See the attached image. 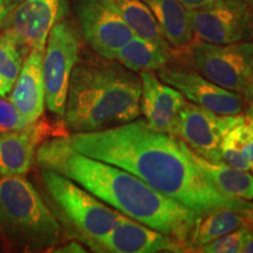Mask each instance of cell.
Wrapping results in <instances>:
<instances>
[{
  "instance_id": "cell-1",
  "label": "cell",
  "mask_w": 253,
  "mask_h": 253,
  "mask_svg": "<svg viewBox=\"0 0 253 253\" xmlns=\"http://www.w3.org/2000/svg\"><path fill=\"white\" fill-rule=\"evenodd\" d=\"M73 149L125 169L196 213L229 208L253 218V202L225 195L196 164L191 149L175 135L155 130L145 120L66 136Z\"/></svg>"
},
{
  "instance_id": "cell-2",
  "label": "cell",
  "mask_w": 253,
  "mask_h": 253,
  "mask_svg": "<svg viewBox=\"0 0 253 253\" xmlns=\"http://www.w3.org/2000/svg\"><path fill=\"white\" fill-rule=\"evenodd\" d=\"M36 161L40 168L78 183L120 213L188 246L198 213L157 192L126 170L79 153L71 147L66 136L42 142L37 150Z\"/></svg>"
},
{
  "instance_id": "cell-3",
  "label": "cell",
  "mask_w": 253,
  "mask_h": 253,
  "mask_svg": "<svg viewBox=\"0 0 253 253\" xmlns=\"http://www.w3.org/2000/svg\"><path fill=\"white\" fill-rule=\"evenodd\" d=\"M141 115V79L114 60L80 62L73 69L63 125L73 132L121 126Z\"/></svg>"
},
{
  "instance_id": "cell-4",
  "label": "cell",
  "mask_w": 253,
  "mask_h": 253,
  "mask_svg": "<svg viewBox=\"0 0 253 253\" xmlns=\"http://www.w3.org/2000/svg\"><path fill=\"white\" fill-rule=\"evenodd\" d=\"M0 233L9 245L25 251L59 244L61 226L25 175L0 177Z\"/></svg>"
},
{
  "instance_id": "cell-5",
  "label": "cell",
  "mask_w": 253,
  "mask_h": 253,
  "mask_svg": "<svg viewBox=\"0 0 253 253\" xmlns=\"http://www.w3.org/2000/svg\"><path fill=\"white\" fill-rule=\"evenodd\" d=\"M41 178L60 217L93 251L123 217L78 183L53 170L41 168Z\"/></svg>"
},
{
  "instance_id": "cell-6",
  "label": "cell",
  "mask_w": 253,
  "mask_h": 253,
  "mask_svg": "<svg viewBox=\"0 0 253 253\" xmlns=\"http://www.w3.org/2000/svg\"><path fill=\"white\" fill-rule=\"evenodd\" d=\"M191 62L203 77L227 90L246 97L253 74V42L210 43L192 41L189 47Z\"/></svg>"
},
{
  "instance_id": "cell-7",
  "label": "cell",
  "mask_w": 253,
  "mask_h": 253,
  "mask_svg": "<svg viewBox=\"0 0 253 253\" xmlns=\"http://www.w3.org/2000/svg\"><path fill=\"white\" fill-rule=\"evenodd\" d=\"M80 38L67 20H59L49 32L43 52L42 72L46 107L62 118L67 100L69 80L78 62Z\"/></svg>"
},
{
  "instance_id": "cell-8",
  "label": "cell",
  "mask_w": 253,
  "mask_h": 253,
  "mask_svg": "<svg viewBox=\"0 0 253 253\" xmlns=\"http://www.w3.org/2000/svg\"><path fill=\"white\" fill-rule=\"evenodd\" d=\"M75 11L84 41L103 59L115 60L135 36L114 0H77Z\"/></svg>"
},
{
  "instance_id": "cell-9",
  "label": "cell",
  "mask_w": 253,
  "mask_h": 253,
  "mask_svg": "<svg viewBox=\"0 0 253 253\" xmlns=\"http://www.w3.org/2000/svg\"><path fill=\"white\" fill-rule=\"evenodd\" d=\"M245 114L218 115V114L186 101L173 134L199 156L210 162H223L220 143L223 136L239 123L245 122Z\"/></svg>"
},
{
  "instance_id": "cell-10",
  "label": "cell",
  "mask_w": 253,
  "mask_h": 253,
  "mask_svg": "<svg viewBox=\"0 0 253 253\" xmlns=\"http://www.w3.org/2000/svg\"><path fill=\"white\" fill-rule=\"evenodd\" d=\"M194 34L210 43L239 42L253 39V24L248 2L216 0L207 7L189 11Z\"/></svg>"
},
{
  "instance_id": "cell-11",
  "label": "cell",
  "mask_w": 253,
  "mask_h": 253,
  "mask_svg": "<svg viewBox=\"0 0 253 253\" xmlns=\"http://www.w3.org/2000/svg\"><path fill=\"white\" fill-rule=\"evenodd\" d=\"M157 77L181 91L190 102L218 115H237L242 114L245 108L244 95L218 86L194 69L169 63L164 68L158 69Z\"/></svg>"
},
{
  "instance_id": "cell-12",
  "label": "cell",
  "mask_w": 253,
  "mask_h": 253,
  "mask_svg": "<svg viewBox=\"0 0 253 253\" xmlns=\"http://www.w3.org/2000/svg\"><path fill=\"white\" fill-rule=\"evenodd\" d=\"M65 12V0H21L14 6L4 25L24 55L32 49H45L53 26Z\"/></svg>"
},
{
  "instance_id": "cell-13",
  "label": "cell",
  "mask_w": 253,
  "mask_h": 253,
  "mask_svg": "<svg viewBox=\"0 0 253 253\" xmlns=\"http://www.w3.org/2000/svg\"><path fill=\"white\" fill-rule=\"evenodd\" d=\"M94 251L112 253L188 252L185 243L123 216Z\"/></svg>"
},
{
  "instance_id": "cell-14",
  "label": "cell",
  "mask_w": 253,
  "mask_h": 253,
  "mask_svg": "<svg viewBox=\"0 0 253 253\" xmlns=\"http://www.w3.org/2000/svg\"><path fill=\"white\" fill-rule=\"evenodd\" d=\"M58 136L61 135L42 116L17 130L0 132V176L25 175L33 166L41 143Z\"/></svg>"
},
{
  "instance_id": "cell-15",
  "label": "cell",
  "mask_w": 253,
  "mask_h": 253,
  "mask_svg": "<svg viewBox=\"0 0 253 253\" xmlns=\"http://www.w3.org/2000/svg\"><path fill=\"white\" fill-rule=\"evenodd\" d=\"M141 79V113L155 130L173 134L186 99L176 88L161 82L154 72L143 71Z\"/></svg>"
},
{
  "instance_id": "cell-16",
  "label": "cell",
  "mask_w": 253,
  "mask_h": 253,
  "mask_svg": "<svg viewBox=\"0 0 253 253\" xmlns=\"http://www.w3.org/2000/svg\"><path fill=\"white\" fill-rule=\"evenodd\" d=\"M45 49H32L24 60L9 100L28 123L42 116L46 107L42 60Z\"/></svg>"
},
{
  "instance_id": "cell-17",
  "label": "cell",
  "mask_w": 253,
  "mask_h": 253,
  "mask_svg": "<svg viewBox=\"0 0 253 253\" xmlns=\"http://www.w3.org/2000/svg\"><path fill=\"white\" fill-rule=\"evenodd\" d=\"M243 226L253 227V218L233 209L221 208L198 214L188 239V251L196 252L205 243Z\"/></svg>"
},
{
  "instance_id": "cell-18",
  "label": "cell",
  "mask_w": 253,
  "mask_h": 253,
  "mask_svg": "<svg viewBox=\"0 0 253 253\" xmlns=\"http://www.w3.org/2000/svg\"><path fill=\"white\" fill-rule=\"evenodd\" d=\"M156 18L163 36L176 49H189L194 41L189 9L177 0H143Z\"/></svg>"
},
{
  "instance_id": "cell-19",
  "label": "cell",
  "mask_w": 253,
  "mask_h": 253,
  "mask_svg": "<svg viewBox=\"0 0 253 253\" xmlns=\"http://www.w3.org/2000/svg\"><path fill=\"white\" fill-rule=\"evenodd\" d=\"M195 162L204 175L223 194L245 201H253V175L245 170L225 164V162H210L191 150Z\"/></svg>"
},
{
  "instance_id": "cell-20",
  "label": "cell",
  "mask_w": 253,
  "mask_h": 253,
  "mask_svg": "<svg viewBox=\"0 0 253 253\" xmlns=\"http://www.w3.org/2000/svg\"><path fill=\"white\" fill-rule=\"evenodd\" d=\"M172 50L134 36L116 55V61L132 72H157L171 63Z\"/></svg>"
},
{
  "instance_id": "cell-21",
  "label": "cell",
  "mask_w": 253,
  "mask_h": 253,
  "mask_svg": "<svg viewBox=\"0 0 253 253\" xmlns=\"http://www.w3.org/2000/svg\"><path fill=\"white\" fill-rule=\"evenodd\" d=\"M120 14L136 37L156 43L164 49L172 50L151 9L143 0H114Z\"/></svg>"
},
{
  "instance_id": "cell-22",
  "label": "cell",
  "mask_w": 253,
  "mask_h": 253,
  "mask_svg": "<svg viewBox=\"0 0 253 253\" xmlns=\"http://www.w3.org/2000/svg\"><path fill=\"white\" fill-rule=\"evenodd\" d=\"M24 63V53L11 34L0 33V95L11 93Z\"/></svg>"
},
{
  "instance_id": "cell-23",
  "label": "cell",
  "mask_w": 253,
  "mask_h": 253,
  "mask_svg": "<svg viewBox=\"0 0 253 253\" xmlns=\"http://www.w3.org/2000/svg\"><path fill=\"white\" fill-rule=\"evenodd\" d=\"M253 138V130L248 122H242L230 129L221 138L220 154L223 162L236 169L250 171L245 149Z\"/></svg>"
},
{
  "instance_id": "cell-24",
  "label": "cell",
  "mask_w": 253,
  "mask_h": 253,
  "mask_svg": "<svg viewBox=\"0 0 253 253\" xmlns=\"http://www.w3.org/2000/svg\"><path fill=\"white\" fill-rule=\"evenodd\" d=\"M253 231L252 226H243L226 235L205 243L199 246L196 252L202 253H236L242 252V249Z\"/></svg>"
},
{
  "instance_id": "cell-25",
  "label": "cell",
  "mask_w": 253,
  "mask_h": 253,
  "mask_svg": "<svg viewBox=\"0 0 253 253\" xmlns=\"http://www.w3.org/2000/svg\"><path fill=\"white\" fill-rule=\"evenodd\" d=\"M27 125L30 123L23 118L12 101L0 95V132L17 130Z\"/></svg>"
},
{
  "instance_id": "cell-26",
  "label": "cell",
  "mask_w": 253,
  "mask_h": 253,
  "mask_svg": "<svg viewBox=\"0 0 253 253\" xmlns=\"http://www.w3.org/2000/svg\"><path fill=\"white\" fill-rule=\"evenodd\" d=\"M15 5L17 2H14L13 0H0V28H4L8 14Z\"/></svg>"
},
{
  "instance_id": "cell-27",
  "label": "cell",
  "mask_w": 253,
  "mask_h": 253,
  "mask_svg": "<svg viewBox=\"0 0 253 253\" xmlns=\"http://www.w3.org/2000/svg\"><path fill=\"white\" fill-rule=\"evenodd\" d=\"M177 1L184 6L186 9L191 11V9H198L210 6L211 4H213L216 0H177Z\"/></svg>"
},
{
  "instance_id": "cell-28",
  "label": "cell",
  "mask_w": 253,
  "mask_h": 253,
  "mask_svg": "<svg viewBox=\"0 0 253 253\" xmlns=\"http://www.w3.org/2000/svg\"><path fill=\"white\" fill-rule=\"evenodd\" d=\"M54 252H86V250L82 248L80 244H78V243L73 242L65 246H61V248H56L55 246Z\"/></svg>"
},
{
  "instance_id": "cell-29",
  "label": "cell",
  "mask_w": 253,
  "mask_h": 253,
  "mask_svg": "<svg viewBox=\"0 0 253 253\" xmlns=\"http://www.w3.org/2000/svg\"><path fill=\"white\" fill-rule=\"evenodd\" d=\"M246 102H248V106H246L245 109V118L246 122L251 126L253 130V100L252 99H246Z\"/></svg>"
},
{
  "instance_id": "cell-30",
  "label": "cell",
  "mask_w": 253,
  "mask_h": 253,
  "mask_svg": "<svg viewBox=\"0 0 253 253\" xmlns=\"http://www.w3.org/2000/svg\"><path fill=\"white\" fill-rule=\"evenodd\" d=\"M245 155H246V157H248V161H249V164H250V170H251L252 173H253V138L251 141H250L248 147H246Z\"/></svg>"
},
{
  "instance_id": "cell-31",
  "label": "cell",
  "mask_w": 253,
  "mask_h": 253,
  "mask_svg": "<svg viewBox=\"0 0 253 253\" xmlns=\"http://www.w3.org/2000/svg\"><path fill=\"white\" fill-rule=\"evenodd\" d=\"M242 252L253 253V231H252L251 236L249 237V239L246 240V243L244 244V246H243Z\"/></svg>"
},
{
  "instance_id": "cell-32",
  "label": "cell",
  "mask_w": 253,
  "mask_h": 253,
  "mask_svg": "<svg viewBox=\"0 0 253 253\" xmlns=\"http://www.w3.org/2000/svg\"><path fill=\"white\" fill-rule=\"evenodd\" d=\"M246 99H252L253 100V87H250L249 93L246 95Z\"/></svg>"
},
{
  "instance_id": "cell-33",
  "label": "cell",
  "mask_w": 253,
  "mask_h": 253,
  "mask_svg": "<svg viewBox=\"0 0 253 253\" xmlns=\"http://www.w3.org/2000/svg\"><path fill=\"white\" fill-rule=\"evenodd\" d=\"M249 6H250V11H251V18H252V24H253V0L249 2Z\"/></svg>"
},
{
  "instance_id": "cell-34",
  "label": "cell",
  "mask_w": 253,
  "mask_h": 253,
  "mask_svg": "<svg viewBox=\"0 0 253 253\" xmlns=\"http://www.w3.org/2000/svg\"><path fill=\"white\" fill-rule=\"evenodd\" d=\"M238 1H244V2H248V4H249V2L251 1V0H238Z\"/></svg>"
},
{
  "instance_id": "cell-35",
  "label": "cell",
  "mask_w": 253,
  "mask_h": 253,
  "mask_svg": "<svg viewBox=\"0 0 253 253\" xmlns=\"http://www.w3.org/2000/svg\"><path fill=\"white\" fill-rule=\"evenodd\" d=\"M251 87H253V74H252V81H251Z\"/></svg>"
},
{
  "instance_id": "cell-36",
  "label": "cell",
  "mask_w": 253,
  "mask_h": 253,
  "mask_svg": "<svg viewBox=\"0 0 253 253\" xmlns=\"http://www.w3.org/2000/svg\"><path fill=\"white\" fill-rule=\"evenodd\" d=\"M13 1H14V2H17V4H18V2H19V1H21V0H13Z\"/></svg>"
}]
</instances>
